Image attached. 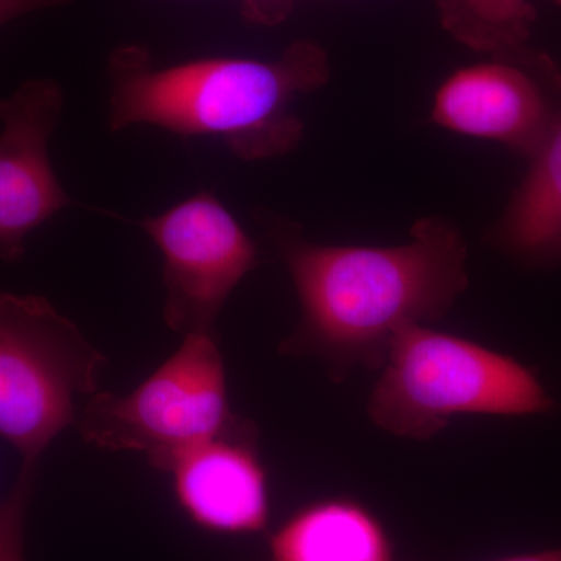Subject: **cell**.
<instances>
[{
    "label": "cell",
    "mask_w": 561,
    "mask_h": 561,
    "mask_svg": "<svg viewBox=\"0 0 561 561\" xmlns=\"http://www.w3.org/2000/svg\"><path fill=\"white\" fill-rule=\"evenodd\" d=\"M442 27L457 43L486 55L529 46L537 10L531 0H435Z\"/></svg>",
    "instance_id": "7c38bea8"
},
{
    "label": "cell",
    "mask_w": 561,
    "mask_h": 561,
    "mask_svg": "<svg viewBox=\"0 0 561 561\" xmlns=\"http://www.w3.org/2000/svg\"><path fill=\"white\" fill-rule=\"evenodd\" d=\"M65 92L57 81L31 80L0 101V257L16 262L36 228L72 205L49 157Z\"/></svg>",
    "instance_id": "ba28073f"
},
{
    "label": "cell",
    "mask_w": 561,
    "mask_h": 561,
    "mask_svg": "<svg viewBox=\"0 0 561 561\" xmlns=\"http://www.w3.org/2000/svg\"><path fill=\"white\" fill-rule=\"evenodd\" d=\"M38 465H22L9 496L0 501V561H25L24 531Z\"/></svg>",
    "instance_id": "4fadbf2b"
},
{
    "label": "cell",
    "mask_w": 561,
    "mask_h": 561,
    "mask_svg": "<svg viewBox=\"0 0 561 561\" xmlns=\"http://www.w3.org/2000/svg\"><path fill=\"white\" fill-rule=\"evenodd\" d=\"M72 0H0V25L33 11L66 5Z\"/></svg>",
    "instance_id": "9a60e30c"
},
{
    "label": "cell",
    "mask_w": 561,
    "mask_h": 561,
    "mask_svg": "<svg viewBox=\"0 0 561 561\" xmlns=\"http://www.w3.org/2000/svg\"><path fill=\"white\" fill-rule=\"evenodd\" d=\"M491 239L527 264L561 261V114L531 158Z\"/></svg>",
    "instance_id": "8fae6325"
},
{
    "label": "cell",
    "mask_w": 561,
    "mask_h": 561,
    "mask_svg": "<svg viewBox=\"0 0 561 561\" xmlns=\"http://www.w3.org/2000/svg\"><path fill=\"white\" fill-rule=\"evenodd\" d=\"M267 224L301 306L279 351L319 356L334 371L383 364L398 331L442 319L468 287L467 243L443 217L416 221L397 247L319 245L284 220Z\"/></svg>",
    "instance_id": "6da1fadb"
},
{
    "label": "cell",
    "mask_w": 561,
    "mask_h": 561,
    "mask_svg": "<svg viewBox=\"0 0 561 561\" xmlns=\"http://www.w3.org/2000/svg\"><path fill=\"white\" fill-rule=\"evenodd\" d=\"M110 130L153 125L183 139H220L243 161L284 157L300 146L295 103L331 77L327 50L291 43L275 60L206 57L158 66L140 44L111 54Z\"/></svg>",
    "instance_id": "7a4b0ae2"
},
{
    "label": "cell",
    "mask_w": 561,
    "mask_h": 561,
    "mask_svg": "<svg viewBox=\"0 0 561 561\" xmlns=\"http://www.w3.org/2000/svg\"><path fill=\"white\" fill-rule=\"evenodd\" d=\"M457 69L432 101L431 119L457 135L493 140L531 160L561 114V70L526 46Z\"/></svg>",
    "instance_id": "52a82bcc"
},
{
    "label": "cell",
    "mask_w": 561,
    "mask_h": 561,
    "mask_svg": "<svg viewBox=\"0 0 561 561\" xmlns=\"http://www.w3.org/2000/svg\"><path fill=\"white\" fill-rule=\"evenodd\" d=\"M268 561H391L389 537L350 500L305 505L268 538Z\"/></svg>",
    "instance_id": "30bf717a"
},
{
    "label": "cell",
    "mask_w": 561,
    "mask_h": 561,
    "mask_svg": "<svg viewBox=\"0 0 561 561\" xmlns=\"http://www.w3.org/2000/svg\"><path fill=\"white\" fill-rule=\"evenodd\" d=\"M368 413L401 437L431 438L457 415H538L552 398L530 368L457 335L409 324L397 332Z\"/></svg>",
    "instance_id": "3957f363"
},
{
    "label": "cell",
    "mask_w": 561,
    "mask_h": 561,
    "mask_svg": "<svg viewBox=\"0 0 561 561\" xmlns=\"http://www.w3.org/2000/svg\"><path fill=\"white\" fill-rule=\"evenodd\" d=\"M548 2L553 3V5L561 7V0H548Z\"/></svg>",
    "instance_id": "e0dca14e"
},
{
    "label": "cell",
    "mask_w": 561,
    "mask_h": 561,
    "mask_svg": "<svg viewBox=\"0 0 561 561\" xmlns=\"http://www.w3.org/2000/svg\"><path fill=\"white\" fill-rule=\"evenodd\" d=\"M139 225L162 256L165 324L181 334L214 332L232 290L260 264L256 243L208 191Z\"/></svg>",
    "instance_id": "8992f818"
},
{
    "label": "cell",
    "mask_w": 561,
    "mask_h": 561,
    "mask_svg": "<svg viewBox=\"0 0 561 561\" xmlns=\"http://www.w3.org/2000/svg\"><path fill=\"white\" fill-rule=\"evenodd\" d=\"M295 0H241L243 16L260 25H278L287 20Z\"/></svg>",
    "instance_id": "5bb4252c"
},
{
    "label": "cell",
    "mask_w": 561,
    "mask_h": 561,
    "mask_svg": "<svg viewBox=\"0 0 561 561\" xmlns=\"http://www.w3.org/2000/svg\"><path fill=\"white\" fill-rule=\"evenodd\" d=\"M108 360L47 298L0 291V437L39 465Z\"/></svg>",
    "instance_id": "277c9868"
},
{
    "label": "cell",
    "mask_w": 561,
    "mask_h": 561,
    "mask_svg": "<svg viewBox=\"0 0 561 561\" xmlns=\"http://www.w3.org/2000/svg\"><path fill=\"white\" fill-rule=\"evenodd\" d=\"M242 420L228 401L216 332H192L128 393L98 391L88 398L76 426L88 445L142 454L154 470L164 472L179 454L219 437Z\"/></svg>",
    "instance_id": "5b68a950"
},
{
    "label": "cell",
    "mask_w": 561,
    "mask_h": 561,
    "mask_svg": "<svg viewBox=\"0 0 561 561\" xmlns=\"http://www.w3.org/2000/svg\"><path fill=\"white\" fill-rule=\"evenodd\" d=\"M500 561H561V548L551 551L526 553V556L511 557Z\"/></svg>",
    "instance_id": "2e32d148"
},
{
    "label": "cell",
    "mask_w": 561,
    "mask_h": 561,
    "mask_svg": "<svg viewBox=\"0 0 561 561\" xmlns=\"http://www.w3.org/2000/svg\"><path fill=\"white\" fill-rule=\"evenodd\" d=\"M164 472L181 511L201 529L225 535L267 529V470L250 421L179 454Z\"/></svg>",
    "instance_id": "9c48e42d"
}]
</instances>
